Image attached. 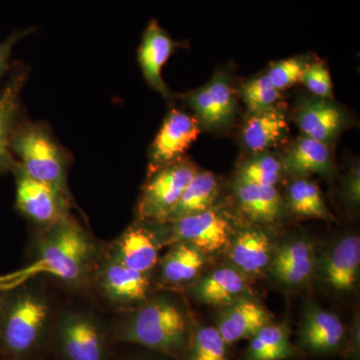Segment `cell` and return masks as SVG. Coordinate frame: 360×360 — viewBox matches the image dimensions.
Masks as SVG:
<instances>
[{
	"mask_svg": "<svg viewBox=\"0 0 360 360\" xmlns=\"http://www.w3.org/2000/svg\"><path fill=\"white\" fill-rule=\"evenodd\" d=\"M51 311L32 290L6 295L0 310V360H35L52 335Z\"/></svg>",
	"mask_w": 360,
	"mask_h": 360,
	"instance_id": "obj_1",
	"label": "cell"
},
{
	"mask_svg": "<svg viewBox=\"0 0 360 360\" xmlns=\"http://www.w3.org/2000/svg\"><path fill=\"white\" fill-rule=\"evenodd\" d=\"M191 331L184 310L172 300L158 298L120 321L110 338L182 360Z\"/></svg>",
	"mask_w": 360,
	"mask_h": 360,
	"instance_id": "obj_2",
	"label": "cell"
},
{
	"mask_svg": "<svg viewBox=\"0 0 360 360\" xmlns=\"http://www.w3.org/2000/svg\"><path fill=\"white\" fill-rule=\"evenodd\" d=\"M11 148L21 172L70 196L66 181L70 158L46 124L21 120Z\"/></svg>",
	"mask_w": 360,
	"mask_h": 360,
	"instance_id": "obj_3",
	"label": "cell"
},
{
	"mask_svg": "<svg viewBox=\"0 0 360 360\" xmlns=\"http://www.w3.org/2000/svg\"><path fill=\"white\" fill-rule=\"evenodd\" d=\"M91 241L70 219L49 227L37 248L33 271L44 272L68 283L82 281L92 257Z\"/></svg>",
	"mask_w": 360,
	"mask_h": 360,
	"instance_id": "obj_4",
	"label": "cell"
},
{
	"mask_svg": "<svg viewBox=\"0 0 360 360\" xmlns=\"http://www.w3.org/2000/svg\"><path fill=\"white\" fill-rule=\"evenodd\" d=\"M110 333L91 314L68 311L54 323L52 340L61 360H110Z\"/></svg>",
	"mask_w": 360,
	"mask_h": 360,
	"instance_id": "obj_5",
	"label": "cell"
},
{
	"mask_svg": "<svg viewBox=\"0 0 360 360\" xmlns=\"http://www.w3.org/2000/svg\"><path fill=\"white\" fill-rule=\"evenodd\" d=\"M184 97L201 129L210 131L229 129L238 113L236 92L226 70L217 71L207 84Z\"/></svg>",
	"mask_w": 360,
	"mask_h": 360,
	"instance_id": "obj_6",
	"label": "cell"
},
{
	"mask_svg": "<svg viewBox=\"0 0 360 360\" xmlns=\"http://www.w3.org/2000/svg\"><path fill=\"white\" fill-rule=\"evenodd\" d=\"M198 169L188 161L176 160L158 168L144 186L139 212L142 217L165 221Z\"/></svg>",
	"mask_w": 360,
	"mask_h": 360,
	"instance_id": "obj_7",
	"label": "cell"
},
{
	"mask_svg": "<svg viewBox=\"0 0 360 360\" xmlns=\"http://www.w3.org/2000/svg\"><path fill=\"white\" fill-rule=\"evenodd\" d=\"M15 175L16 207L34 224L51 227L68 219V196L51 184L27 176L18 165Z\"/></svg>",
	"mask_w": 360,
	"mask_h": 360,
	"instance_id": "obj_8",
	"label": "cell"
},
{
	"mask_svg": "<svg viewBox=\"0 0 360 360\" xmlns=\"http://www.w3.org/2000/svg\"><path fill=\"white\" fill-rule=\"evenodd\" d=\"M200 132V123L194 116L172 108L151 144L149 151L151 165L158 169L179 160Z\"/></svg>",
	"mask_w": 360,
	"mask_h": 360,
	"instance_id": "obj_9",
	"label": "cell"
},
{
	"mask_svg": "<svg viewBox=\"0 0 360 360\" xmlns=\"http://www.w3.org/2000/svg\"><path fill=\"white\" fill-rule=\"evenodd\" d=\"M27 79L25 65H11L9 77L0 90V176L18 165L11 153V139L21 122L20 96Z\"/></svg>",
	"mask_w": 360,
	"mask_h": 360,
	"instance_id": "obj_10",
	"label": "cell"
},
{
	"mask_svg": "<svg viewBox=\"0 0 360 360\" xmlns=\"http://www.w3.org/2000/svg\"><path fill=\"white\" fill-rule=\"evenodd\" d=\"M296 125L304 136L330 144L345 129L347 116L333 99L303 97L295 110Z\"/></svg>",
	"mask_w": 360,
	"mask_h": 360,
	"instance_id": "obj_11",
	"label": "cell"
},
{
	"mask_svg": "<svg viewBox=\"0 0 360 360\" xmlns=\"http://www.w3.org/2000/svg\"><path fill=\"white\" fill-rule=\"evenodd\" d=\"M177 46V42L161 27L158 21L153 20L144 30L137 52L144 79L165 98H169L170 91L163 80L162 68Z\"/></svg>",
	"mask_w": 360,
	"mask_h": 360,
	"instance_id": "obj_12",
	"label": "cell"
},
{
	"mask_svg": "<svg viewBox=\"0 0 360 360\" xmlns=\"http://www.w3.org/2000/svg\"><path fill=\"white\" fill-rule=\"evenodd\" d=\"M175 238L203 253L215 252L229 243V224L224 215L210 208L172 222Z\"/></svg>",
	"mask_w": 360,
	"mask_h": 360,
	"instance_id": "obj_13",
	"label": "cell"
},
{
	"mask_svg": "<svg viewBox=\"0 0 360 360\" xmlns=\"http://www.w3.org/2000/svg\"><path fill=\"white\" fill-rule=\"evenodd\" d=\"M345 328L338 315L309 307L305 310L300 329V347L314 354H333L342 348Z\"/></svg>",
	"mask_w": 360,
	"mask_h": 360,
	"instance_id": "obj_14",
	"label": "cell"
},
{
	"mask_svg": "<svg viewBox=\"0 0 360 360\" xmlns=\"http://www.w3.org/2000/svg\"><path fill=\"white\" fill-rule=\"evenodd\" d=\"M288 134V116L283 108L276 105L248 113L240 136L245 148L257 153L274 148Z\"/></svg>",
	"mask_w": 360,
	"mask_h": 360,
	"instance_id": "obj_15",
	"label": "cell"
},
{
	"mask_svg": "<svg viewBox=\"0 0 360 360\" xmlns=\"http://www.w3.org/2000/svg\"><path fill=\"white\" fill-rule=\"evenodd\" d=\"M271 323L269 312L259 303L239 298L219 315L217 328L227 345L252 338L259 329Z\"/></svg>",
	"mask_w": 360,
	"mask_h": 360,
	"instance_id": "obj_16",
	"label": "cell"
},
{
	"mask_svg": "<svg viewBox=\"0 0 360 360\" xmlns=\"http://www.w3.org/2000/svg\"><path fill=\"white\" fill-rule=\"evenodd\" d=\"M146 274L130 269L110 258L99 272V288L110 302L120 304L141 302L149 290Z\"/></svg>",
	"mask_w": 360,
	"mask_h": 360,
	"instance_id": "obj_17",
	"label": "cell"
},
{
	"mask_svg": "<svg viewBox=\"0 0 360 360\" xmlns=\"http://www.w3.org/2000/svg\"><path fill=\"white\" fill-rule=\"evenodd\" d=\"M158 241L148 229L130 227L115 241L111 259L141 274H148L158 262Z\"/></svg>",
	"mask_w": 360,
	"mask_h": 360,
	"instance_id": "obj_18",
	"label": "cell"
},
{
	"mask_svg": "<svg viewBox=\"0 0 360 360\" xmlns=\"http://www.w3.org/2000/svg\"><path fill=\"white\" fill-rule=\"evenodd\" d=\"M281 162L285 172L298 177L328 175L333 169L328 144L304 135L296 139Z\"/></svg>",
	"mask_w": 360,
	"mask_h": 360,
	"instance_id": "obj_19",
	"label": "cell"
},
{
	"mask_svg": "<svg viewBox=\"0 0 360 360\" xmlns=\"http://www.w3.org/2000/svg\"><path fill=\"white\" fill-rule=\"evenodd\" d=\"M360 240L359 236H345L331 251L326 265V279L338 291L354 288L359 274Z\"/></svg>",
	"mask_w": 360,
	"mask_h": 360,
	"instance_id": "obj_20",
	"label": "cell"
},
{
	"mask_svg": "<svg viewBox=\"0 0 360 360\" xmlns=\"http://www.w3.org/2000/svg\"><path fill=\"white\" fill-rule=\"evenodd\" d=\"M233 191L239 207L250 219L272 222L283 215V200L276 186L236 181Z\"/></svg>",
	"mask_w": 360,
	"mask_h": 360,
	"instance_id": "obj_21",
	"label": "cell"
},
{
	"mask_svg": "<svg viewBox=\"0 0 360 360\" xmlns=\"http://www.w3.org/2000/svg\"><path fill=\"white\" fill-rule=\"evenodd\" d=\"M248 290L245 277L238 270L222 267L201 279L193 292L200 302L210 305H229Z\"/></svg>",
	"mask_w": 360,
	"mask_h": 360,
	"instance_id": "obj_22",
	"label": "cell"
},
{
	"mask_svg": "<svg viewBox=\"0 0 360 360\" xmlns=\"http://www.w3.org/2000/svg\"><path fill=\"white\" fill-rule=\"evenodd\" d=\"M314 269V252L307 241H290L284 245L272 260L274 276L281 283L296 285L305 283Z\"/></svg>",
	"mask_w": 360,
	"mask_h": 360,
	"instance_id": "obj_23",
	"label": "cell"
},
{
	"mask_svg": "<svg viewBox=\"0 0 360 360\" xmlns=\"http://www.w3.org/2000/svg\"><path fill=\"white\" fill-rule=\"evenodd\" d=\"M229 257L241 271L259 274L271 259V240L267 234L257 229L240 232L232 243Z\"/></svg>",
	"mask_w": 360,
	"mask_h": 360,
	"instance_id": "obj_24",
	"label": "cell"
},
{
	"mask_svg": "<svg viewBox=\"0 0 360 360\" xmlns=\"http://www.w3.org/2000/svg\"><path fill=\"white\" fill-rule=\"evenodd\" d=\"M217 194L219 182L215 175L210 172H196L165 221L174 222L182 217L212 208Z\"/></svg>",
	"mask_w": 360,
	"mask_h": 360,
	"instance_id": "obj_25",
	"label": "cell"
},
{
	"mask_svg": "<svg viewBox=\"0 0 360 360\" xmlns=\"http://www.w3.org/2000/svg\"><path fill=\"white\" fill-rule=\"evenodd\" d=\"M250 338L243 360H288L297 354L285 324H266Z\"/></svg>",
	"mask_w": 360,
	"mask_h": 360,
	"instance_id": "obj_26",
	"label": "cell"
},
{
	"mask_svg": "<svg viewBox=\"0 0 360 360\" xmlns=\"http://www.w3.org/2000/svg\"><path fill=\"white\" fill-rule=\"evenodd\" d=\"M205 262V253L189 243H179L163 258L161 276L165 283H187L198 276Z\"/></svg>",
	"mask_w": 360,
	"mask_h": 360,
	"instance_id": "obj_27",
	"label": "cell"
},
{
	"mask_svg": "<svg viewBox=\"0 0 360 360\" xmlns=\"http://www.w3.org/2000/svg\"><path fill=\"white\" fill-rule=\"evenodd\" d=\"M288 202L293 212L300 217L326 219L330 217L321 188L307 177H298L288 189Z\"/></svg>",
	"mask_w": 360,
	"mask_h": 360,
	"instance_id": "obj_28",
	"label": "cell"
},
{
	"mask_svg": "<svg viewBox=\"0 0 360 360\" xmlns=\"http://www.w3.org/2000/svg\"><path fill=\"white\" fill-rule=\"evenodd\" d=\"M281 160L264 153H255L238 168L236 181L257 186H276L283 174Z\"/></svg>",
	"mask_w": 360,
	"mask_h": 360,
	"instance_id": "obj_29",
	"label": "cell"
},
{
	"mask_svg": "<svg viewBox=\"0 0 360 360\" xmlns=\"http://www.w3.org/2000/svg\"><path fill=\"white\" fill-rule=\"evenodd\" d=\"M182 360H227V345L215 326L191 329Z\"/></svg>",
	"mask_w": 360,
	"mask_h": 360,
	"instance_id": "obj_30",
	"label": "cell"
},
{
	"mask_svg": "<svg viewBox=\"0 0 360 360\" xmlns=\"http://www.w3.org/2000/svg\"><path fill=\"white\" fill-rule=\"evenodd\" d=\"M238 91L250 112L278 105L281 98V92L272 85L266 75L248 80L240 85Z\"/></svg>",
	"mask_w": 360,
	"mask_h": 360,
	"instance_id": "obj_31",
	"label": "cell"
},
{
	"mask_svg": "<svg viewBox=\"0 0 360 360\" xmlns=\"http://www.w3.org/2000/svg\"><path fill=\"white\" fill-rule=\"evenodd\" d=\"M309 63V58L304 56L276 61L270 66L266 77L272 85L281 92L302 82L303 72Z\"/></svg>",
	"mask_w": 360,
	"mask_h": 360,
	"instance_id": "obj_32",
	"label": "cell"
},
{
	"mask_svg": "<svg viewBox=\"0 0 360 360\" xmlns=\"http://www.w3.org/2000/svg\"><path fill=\"white\" fill-rule=\"evenodd\" d=\"M302 82L314 97L333 99V79L323 63H309L303 72Z\"/></svg>",
	"mask_w": 360,
	"mask_h": 360,
	"instance_id": "obj_33",
	"label": "cell"
},
{
	"mask_svg": "<svg viewBox=\"0 0 360 360\" xmlns=\"http://www.w3.org/2000/svg\"><path fill=\"white\" fill-rule=\"evenodd\" d=\"M32 32L33 28H30V30L13 32L11 37H7L4 42L0 44V85H1L2 79L11 71V54H13L14 45L18 44L23 37H27Z\"/></svg>",
	"mask_w": 360,
	"mask_h": 360,
	"instance_id": "obj_34",
	"label": "cell"
},
{
	"mask_svg": "<svg viewBox=\"0 0 360 360\" xmlns=\"http://www.w3.org/2000/svg\"><path fill=\"white\" fill-rule=\"evenodd\" d=\"M360 174H359V165H354L349 174H348L347 180L345 184V193L347 195L348 200L352 201L354 203L359 202V181Z\"/></svg>",
	"mask_w": 360,
	"mask_h": 360,
	"instance_id": "obj_35",
	"label": "cell"
},
{
	"mask_svg": "<svg viewBox=\"0 0 360 360\" xmlns=\"http://www.w3.org/2000/svg\"><path fill=\"white\" fill-rule=\"evenodd\" d=\"M347 357L350 360H359V324L355 322L350 331L349 343L347 345Z\"/></svg>",
	"mask_w": 360,
	"mask_h": 360,
	"instance_id": "obj_36",
	"label": "cell"
},
{
	"mask_svg": "<svg viewBox=\"0 0 360 360\" xmlns=\"http://www.w3.org/2000/svg\"><path fill=\"white\" fill-rule=\"evenodd\" d=\"M6 290L2 288L1 284H0V310H1L2 303H4V297H6Z\"/></svg>",
	"mask_w": 360,
	"mask_h": 360,
	"instance_id": "obj_37",
	"label": "cell"
},
{
	"mask_svg": "<svg viewBox=\"0 0 360 360\" xmlns=\"http://www.w3.org/2000/svg\"><path fill=\"white\" fill-rule=\"evenodd\" d=\"M122 360H153V359H146V357H127V359H124Z\"/></svg>",
	"mask_w": 360,
	"mask_h": 360,
	"instance_id": "obj_38",
	"label": "cell"
}]
</instances>
